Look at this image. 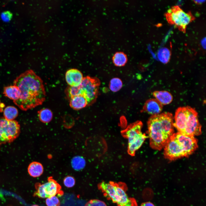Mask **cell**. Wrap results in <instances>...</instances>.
Wrapping results in <instances>:
<instances>
[{"instance_id": "cell-1", "label": "cell", "mask_w": 206, "mask_h": 206, "mask_svg": "<svg viewBox=\"0 0 206 206\" xmlns=\"http://www.w3.org/2000/svg\"><path fill=\"white\" fill-rule=\"evenodd\" d=\"M13 85L17 87L20 92L19 98L13 102L23 110L41 105L45 99L43 81L32 70L25 71L17 77Z\"/></svg>"}, {"instance_id": "cell-2", "label": "cell", "mask_w": 206, "mask_h": 206, "mask_svg": "<svg viewBox=\"0 0 206 206\" xmlns=\"http://www.w3.org/2000/svg\"><path fill=\"white\" fill-rule=\"evenodd\" d=\"M174 118L169 112L152 115L147 122L150 145L153 149L161 150L173 134Z\"/></svg>"}, {"instance_id": "cell-3", "label": "cell", "mask_w": 206, "mask_h": 206, "mask_svg": "<svg viewBox=\"0 0 206 206\" xmlns=\"http://www.w3.org/2000/svg\"><path fill=\"white\" fill-rule=\"evenodd\" d=\"M198 147L197 140L194 136L174 133L164 147L165 158L174 161L191 155Z\"/></svg>"}, {"instance_id": "cell-4", "label": "cell", "mask_w": 206, "mask_h": 206, "mask_svg": "<svg viewBox=\"0 0 206 206\" xmlns=\"http://www.w3.org/2000/svg\"><path fill=\"white\" fill-rule=\"evenodd\" d=\"M173 125L178 132L184 135L194 136L201 134V126L197 113L190 106L180 107L177 109Z\"/></svg>"}, {"instance_id": "cell-5", "label": "cell", "mask_w": 206, "mask_h": 206, "mask_svg": "<svg viewBox=\"0 0 206 206\" xmlns=\"http://www.w3.org/2000/svg\"><path fill=\"white\" fill-rule=\"evenodd\" d=\"M98 187L105 197L117 206H138L136 200L128 195L127 188L125 183L102 181L98 184Z\"/></svg>"}, {"instance_id": "cell-6", "label": "cell", "mask_w": 206, "mask_h": 206, "mask_svg": "<svg viewBox=\"0 0 206 206\" xmlns=\"http://www.w3.org/2000/svg\"><path fill=\"white\" fill-rule=\"evenodd\" d=\"M100 82L96 78L88 76L84 77L81 83L74 87L69 86L65 91L67 98L68 99L76 96L85 98L88 106L90 105L96 101L97 97Z\"/></svg>"}, {"instance_id": "cell-7", "label": "cell", "mask_w": 206, "mask_h": 206, "mask_svg": "<svg viewBox=\"0 0 206 206\" xmlns=\"http://www.w3.org/2000/svg\"><path fill=\"white\" fill-rule=\"evenodd\" d=\"M142 126L141 121H137L129 126L122 132V135L128 140V151L132 156L134 155L147 137L142 131Z\"/></svg>"}, {"instance_id": "cell-8", "label": "cell", "mask_w": 206, "mask_h": 206, "mask_svg": "<svg viewBox=\"0 0 206 206\" xmlns=\"http://www.w3.org/2000/svg\"><path fill=\"white\" fill-rule=\"evenodd\" d=\"M168 22L185 33L187 25L195 18L191 12L186 13L177 5L172 7L165 14Z\"/></svg>"}, {"instance_id": "cell-9", "label": "cell", "mask_w": 206, "mask_h": 206, "mask_svg": "<svg viewBox=\"0 0 206 206\" xmlns=\"http://www.w3.org/2000/svg\"><path fill=\"white\" fill-rule=\"evenodd\" d=\"M20 131V126L17 121L0 117V146L13 142L19 136Z\"/></svg>"}, {"instance_id": "cell-10", "label": "cell", "mask_w": 206, "mask_h": 206, "mask_svg": "<svg viewBox=\"0 0 206 206\" xmlns=\"http://www.w3.org/2000/svg\"><path fill=\"white\" fill-rule=\"evenodd\" d=\"M35 187L36 190L33 195L34 197L45 198L64 194L61 186L52 177H49L47 181L44 184L36 183Z\"/></svg>"}, {"instance_id": "cell-11", "label": "cell", "mask_w": 206, "mask_h": 206, "mask_svg": "<svg viewBox=\"0 0 206 206\" xmlns=\"http://www.w3.org/2000/svg\"><path fill=\"white\" fill-rule=\"evenodd\" d=\"M84 77L82 73L75 68L68 70L65 74V79L69 86H76L81 82Z\"/></svg>"}, {"instance_id": "cell-12", "label": "cell", "mask_w": 206, "mask_h": 206, "mask_svg": "<svg viewBox=\"0 0 206 206\" xmlns=\"http://www.w3.org/2000/svg\"><path fill=\"white\" fill-rule=\"evenodd\" d=\"M163 109V105L156 99H150L145 102L143 108V111L152 115L160 114Z\"/></svg>"}, {"instance_id": "cell-13", "label": "cell", "mask_w": 206, "mask_h": 206, "mask_svg": "<svg viewBox=\"0 0 206 206\" xmlns=\"http://www.w3.org/2000/svg\"><path fill=\"white\" fill-rule=\"evenodd\" d=\"M154 97L162 105L168 104L172 101L173 97L171 94L166 91H156L153 93Z\"/></svg>"}, {"instance_id": "cell-14", "label": "cell", "mask_w": 206, "mask_h": 206, "mask_svg": "<svg viewBox=\"0 0 206 206\" xmlns=\"http://www.w3.org/2000/svg\"><path fill=\"white\" fill-rule=\"evenodd\" d=\"M69 100L70 106L75 110H79L88 106V103L86 99L81 96H74Z\"/></svg>"}, {"instance_id": "cell-15", "label": "cell", "mask_w": 206, "mask_h": 206, "mask_svg": "<svg viewBox=\"0 0 206 206\" xmlns=\"http://www.w3.org/2000/svg\"><path fill=\"white\" fill-rule=\"evenodd\" d=\"M3 93L5 96L13 100V101L18 99L20 95L18 88L14 85L5 87Z\"/></svg>"}, {"instance_id": "cell-16", "label": "cell", "mask_w": 206, "mask_h": 206, "mask_svg": "<svg viewBox=\"0 0 206 206\" xmlns=\"http://www.w3.org/2000/svg\"><path fill=\"white\" fill-rule=\"evenodd\" d=\"M27 170L29 174L31 176L36 177H39L42 174L43 168L41 163L35 161L30 164Z\"/></svg>"}, {"instance_id": "cell-17", "label": "cell", "mask_w": 206, "mask_h": 206, "mask_svg": "<svg viewBox=\"0 0 206 206\" xmlns=\"http://www.w3.org/2000/svg\"><path fill=\"white\" fill-rule=\"evenodd\" d=\"M112 60L114 65L117 66L121 67L124 66L128 61L126 54L122 52L115 53L113 56Z\"/></svg>"}, {"instance_id": "cell-18", "label": "cell", "mask_w": 206, "mask_h": 206, "mask_svg": "<svg viewBox=\"0 0 206 206\" xmlns=\"http://www.w3.org/2000/svg\"><path fill=\"white\" fill-rule=\"evenodd\" d=\"M4 118L9 120H14L18 115L17 109L13 106H8L4 109L3 111Z\"/></svg>"}, {"instance_id": "cell-19", "label": "cell", "mask_w": 206, "mask_h": 206, "mask_svg": "<svg viewBox=\"0 0 206 206\" xmlns=\"http://www.w3.org/2000/svg\"><path fill=\"white\" fill-rule=\"evenodd\" d=\"M38 113L39 120L43 123H48L52 119V112L51 110L48 108H43L39 110Z\"/></svg>"}, {"instance_id": "cell-20", "label": "cell", "mask_w": 206, "mask_h": 206, "mask_svg": "<svg viewBox=\"0 0 206 206\" xmlns=\"http://www.w3.org/2000/svg\"><path fill=\"white\" fill-rule=\"evenodd\" d=\"M71 163L72 167L74 169L79 171L84 167L86 165V161L82 157L77 156L72 159Z\"/></svg>"}, {"instance_id": "cell-21", "label": "cell", "mask_w": 206, "mask_h": 206, "mask_svg": "<svg viewBox=\"0 0 206 206\" xmlns=\"http://www.w3.org/2000/svg\"><path fill=\"white\" fill-rule=\"evenodd\" d=\"M158 56L159 60L161 62L163 63H167L169 60L170 53L167 49L163 48L159 50Z\"/></svg>"}, {"instance_id": "cell-22", "label": "cell", "mask_w": 206, "mask_h": 206, "mask_svg": "<svg viewBox=\"0 0 206 206\" xmlns=\"http://www.w3.org/2000/svg\"><path fill=\"white\" fill-rule=\"evenodd\" d=\"M122 86V82L119 78H113L110 81L109 88L112 92H116L118 91L121 88Z\"/></svg>"}, {"instance_id": "cell-23", "label": "cell", "mask_w": 206, "mask_h": 206, "mask_svg": "<svg viewBox=\"0 0 206 206\" xmlns=\"http://www.w3.org/2000/svg\"><path fill=\"white\" fill-rule=\"evenodd\" d=\"M45 203L47 206H60V202L59 199L56 196L47 198Z\"/></svg>"}, {"instance_id": "cell-24", "label": "cell", "mask_w": 206, "mask_h": 206, "mask_svg": "<svg viewBox=\"0 0 206 206\" xmlns=\"http://www.w3.org/2000/svg\"><path fill=\"white\" fill-rule=\"evenodd\" d=\"M64 185L67 187L71 188L73 187L75 183L74 178L72 176H68L66 177L64 179Z\"/></svg>"}, {"instance_id": "cell-25", "label": "cell", "mask_w": 206, "mask_h": 206, "mask_svg": "<svg viewBox=\"0 0 206 206\" xmlns=\"http://www.w3.org/2000/svg\"><path fill=\"white\" fill-rule=\"evenodd\" d=\"M85 206H107L103 201L97 199L90 200L85 205Z\"/></svg>"}, {"instance_id": "cell-26", "label": "cell", "mask_w": 206, "mask_h": 206, "mask_svg": "<svg viewBox=\"0 0 206 206\" xmlns=\"http://www.w3.org/2000/svg\"><path fill=\"white\" fill-rule=\"evenodd\" d=\"M13 16L12 14L9 11H5L1 14V17L2 20L6 22L10 21Z\"/></svg>"}, {"instance_id": "cell-27", "label": "cell", "mask_w": 206, "mask_h": 206, "mask_svg": "<svg viewBox=\"0 0 206 206\" xmlns=\"http://www.w3.org/2000/svg\"><path fill=\"white\" fill-rule=\"evenodd\" d=\"M140 206H155V205L151 202H146L142 203Z\"/></svg>"}, {"instance_id": "cell-28", "label": "cell", "mask_w": 206, "mask_h": 206, "mask_svg": "<svg viewBox=\"0 0 206 206\" xmlns=\"http://www.w3.org/2000/svg\"><path fill=\"white\" fill-rule=\"evenodd\" d=\"M193 1L195 3L198 4H201L205 1L204 0H195Z\"/></svg>"}, {"instance_id": "cell-29", "label": "cell", "mask_w": 206, "mask_h": 206, "mask_svg": "<svg viewBox=\"0 0 206 206\" xmlns=\"http://www.w3.org/2000/svg\"><path fill=\"white\" fill-rule=\"evenodd\" d=\"M31 206H39V205H32Z\"/></svg>"}]
</instances>
